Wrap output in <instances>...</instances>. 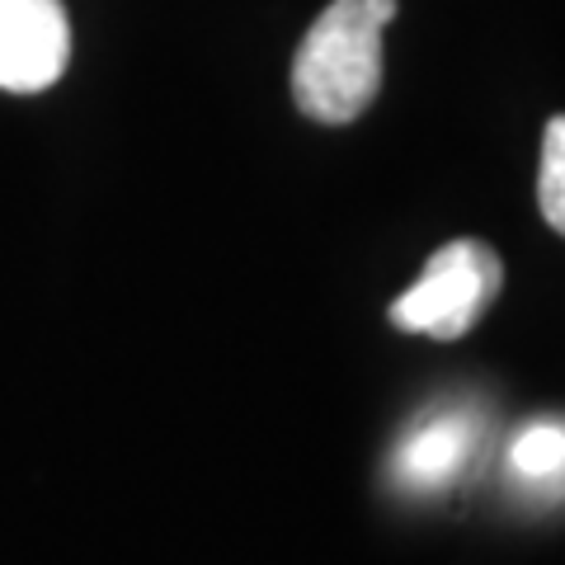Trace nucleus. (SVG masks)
<instances>
[{"mask_svg":"<svg viewBox=\"0 0 565 565\" xmlns=\"http://www.w3.org/2000/svg\"><path fill=\"white\" fill-rule=\"evenodd\" d=\"M396 0H330L292 57V99L316 122H353L382 90V29Z\"/></svg>","mask_w":565,"mask_h":565,"instance_id":"obj_1","label":"nucleus"},{"mask_svg":"<svg viewBox=\"0 0 565 565\" xmlns=\"http://www.w3.org/2000/svg\"><path fill=\"white\" fill-rule=\"evenodd\" d=\"M504 264L486 241H448L419 278L392 302V326L411 334H429V340H462V334L481 321L486 307L500 297Z\"/></svg>","mask_w":565,"mask_h":565,"instance_id":"obj_2","label":"nucleus"},{"mask_svg":"<svg viewBox=\"0 0 565 565\" xmlns=\"http://www.w3.org/2000/svg\"><path fill=\"white\" fill-rule=\"evenodd\" d=\"M71 62L62 0H0V90H47Z\"/></svg>","mask_w":565,"mask_h":565,"instance_id":"obj_3","label":"nucleus"},{"mask_svg":"<svg viewBox=\"0 0 565 565\" xmlns=\"http://www.w3.org/2000/svg\"><path fill=\"white\" fill-rule=\"evenodd\" d=\"M481 448V415L471 405H438L411 424L392 452V481L411 494H438L462 481Z\"/></svg>","mask_w":565,"mask_h":565,"instance_id":"obj_4","label":"nucleus"},{"mask_svg":"<svg viewBox=\"0 0 565 565\" xmlns=\"http://www.w3.org/2000/svg\"><path fill=\"white\" fill-rule=\"evenodd\" d=\"M509 481H514L523 494L533 500H565V419L546 415L523 424L514 434V444L504 452Z\"/></svg>","mask_w":565,"mask_h":565,"instance_id":"obj_5","label":"nucleus"},{"mask_svg":"<svg viewBox=\"0 0 565 565\" xmlns=\"http://www.w3.org/2000/svg\"><path fill=\"white\" fill-rule=\"evenodd\" d=\"M537 207L546 226L565 236V114H556L542 132V170H537Z\"/></svg>","mask_w":565,"mask_h":565,"instance_id":"obj_6","label":"nucleus"}]
</instances>
